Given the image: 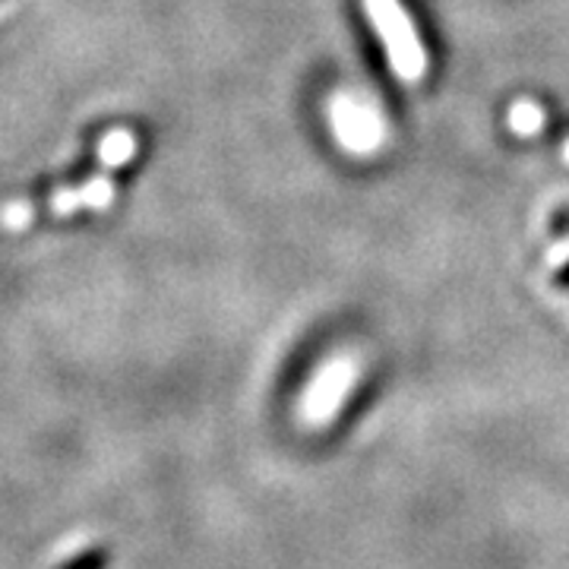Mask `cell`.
<instances>
[{
  "label": "cell",
  "mask_w": 569,
  "mask_h": 569,
  "mask_svg": "<svg viewBox=\"0 0 569 569\" xmlns=\"http://www.w3.org/2000/svg\"><path fill=\"white\" fill-rule=\"evenodd\" d=\"M545 108L541 104H535L531 99H522V102H516L509 108V130L516 133V137H538L541 130H545Z\"/></svg>",
  "instance_id": "cell-4"
},
{
  "label": "cell",
  "mask_w": 569,
  "mask_h": 569,
  "mask_svg": "<svg viewBox=\"0 0 569 569\" xmlns=\"http://www.w3.org/2000/svg\"><path fill=\"white\" fill-rule=\"evenodd\" d=\"M365 10L387 48V58L396 77L402 82L421 80L427 73V51L415 32V22L406 13V7L399 0H365Z\"/></svg>",
  "instance_id": "cell-1"
},
{
  "label": "cell",
  "mask_w": 569,
  "mask_h": 569,
  "mask_svg": "<svg viewBox=\"0 0 569 569\" xmlns=\"http://www.w3.org/2000/svg\"><path fill=\"white\" fill-rule=\"evenodd\" d=\"M550 266H553V269H560V266L567 263L569 260V241H563V244H557V247H550Z\"/></svg>",
  "instance_id": "cell-5"
},
{
  "label": "cell",
  "mask_w": 569,
  "mask_h": 569,
  "mask_svg": "<svg viewBox=\"0 0 569 569\" xmlns=\"http://www.w3.org/2000/svg\"><path fill=\"white\" fill-rule=\"evenodd\" d=\"M348 380H351V367L342 365V361L326 370V377L320 380V387L313 389V396H310V399L317 402V411H320V415H326L329 408L339 402V396L346 392Z\"/></svg>",
  "instance_id": "cell-3"
},
{
  "label": "cell",
  "mask_w": 569,
  "mask_h": 569,
  "mask_svg": "<svg viewBox=\"0 0 569 569\" xmlns=\"http://www.w3.org/2000/svg\"><path fill=\"white\" fill-rule=\"evenodd\" d=\"M563 162H567V164H569V140H567V142H563Z\"/></svg>",
  "instance_id": "cell-6"
},
{
  "label": "cell",
  "mask_w": 569,
  "mask_h": 569,
  "mask_svg": "<svg viewBox=\"0 0 569 569\" xmlns=\"http://www.w3.org/2000/svg\"><path fill=\"white\" fill-rule=\"evenodd\" d=\"M329 123L336 140L346 146L351 156H370L387 140L383 118L377 114L373 104H367L358 96H332L329 102Z\"/></svg>",
  "instance_id": "cell-2"
}]
</instances>
